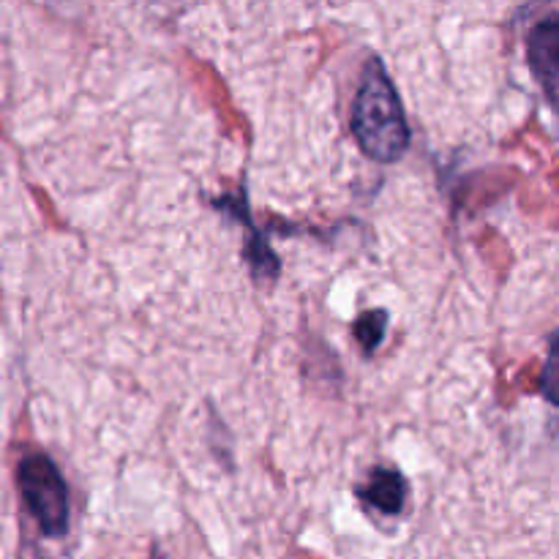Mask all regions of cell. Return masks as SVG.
<instances>
[{
	"instance_id": "cell-1",
	"label": "cell",
	"mask_w": 559,
	"mask_h": 559,
	"mask_svg": "<svg viewBox=\"0 0 559 559\" xmlns=\"http://www.w3.org/2000/svg\"><path fill=\"white\" fill-rule=\"evenodd\" d=\"M353 134L360 151L377 164H393L407 153L409 126L402 98L388 76L380 58H371L360 76L358 96L353 104Z\"/></svg>"
},
{
	"instance_id": "cell-3",
	"label": "cell",
	"mask_w": 559,
	"mask_h": 559,
	"mask_svg": "<svg viewBox=\"0 0 559 559\" xmlns=\"http://www.w3.org/2000/svg\"><path fill=\"white\" fill-rule=\"evenodd\" d=\"M527 60L544 96L559 112V14L546 16L530 31Z\"/></svg>"
},
{
	"instance_id": "cell-7",
	"label": "cell",
	"mask_w": 559,
	"mask_h": 559,
	"mask_svg": "<svg viewBox=\"0 0 559 559\" xmlns=\"http://www.w3.org/2000/svg\"><path fill=\"white\" fill-rule=\"evenodd\" d=\"M540 393L549 404L559 407V333L551 338L544 371H540Z\"/></svg>"
},
{
	"instance_id": "cell-4",
	"label": "cell",
	"mask_w": 559,
	"mask_h": 559,
	"mask_svg": "<svg viewBox=\"0 0 559 559\" xmlns=\"http://www.w3.org/2000/svg\"><path fill=\"white\" fill-rule=\"evenodd\" d=\"M409 486L404 475L393 467L371 469L366 484L358 489V497L382 516H399L407 506Z\"/></svg>"
},
{
	"instance_id": "cell-5",
	"label": "cell",
	"mask_w": 559,
	"mask_h": 559,
	"mask_svg": "<svg viewBox=\"0 0 559 559\" xmlns=\"http://www.w3.org/2000/svg\"><path fill=\"white\" fill-rule=\"evenodd\" d=\"M233 205H235V216L243 218L246 229H249V240H246V257H249V262L254 265L257 276H278V260L276 254H273L271 249H267L265 238H262L260 233L254 229V224H251L249 218V207H246V194H235L233 197Z\"/></svg>"
},
{
	"instance_id": "cell-2",
	"label": "cell",
	"mask_w": 559,
	"mask_h": 559,
	"mask_svg": "<svg viewBox=\"0 0 559 559\" xmlns=\"http://www.w3.org/2000/svg\"><path fill=\"white\" fill-rule=\"evenodd\" d=\"M22 502L44 538H63L71 524L69 486L47 453H27L16 467Z\"/></svg>"
},
{
	"instance_id": "cell-6",
	"label": "cell",
	"mask_w": 559,
	"mask_h": 559,
	"mask_svg": "<svg viewBox=\"0 0 559 559\" xmlns=\"http://www.w3.org/2000/svg\"><path fill=\"white\" fill-rule=\"evenodd\" d=\"M388 331V311L385 309H374V311H366L355 320L353 333L360 344H364L366 353H374L377 347L382 344Z\"/></svg>"
}]
</instances>
